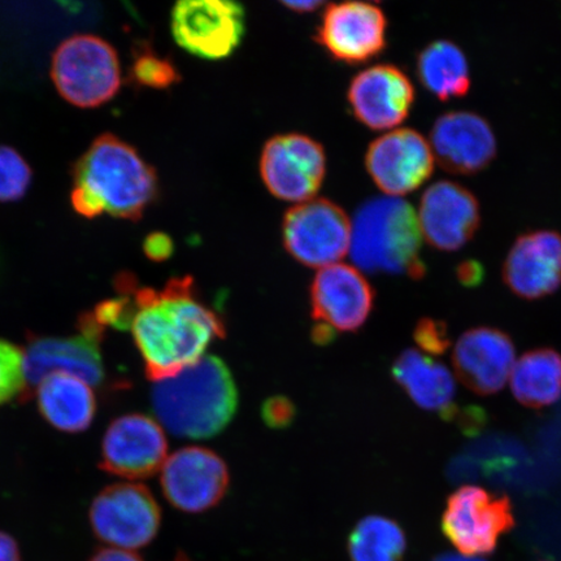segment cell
<instances>
[{"label":"cell","mask_w":561,"mask_h":561,"mask_svg":"<svg viewBox=\"0 0 561 561\" xmlns=\"http://www.w3.org/2000/svg\"><path fill=\"white\" fill-rule=\"evenodd\" d=\"M135 306L131 333L153 382L168 380L198 363L217 339L226 335L222 320L203 304L192 277H174L163 289L138 287L135 276L122 273L115 283Z\"/></svg>","instance_id":"cell-1"},{"label":"cell","mask_w":561,"mask_h":561,"mask_svg":"<svg viewBox=\"0 0 561 561\" xmlns=\"http://www.w3.org/2000/svg\"><path fill=\"white\" fill-rule=\"evenodd\" d=\"M151 402L159 423L173 436L207 439L234 417L238 391L227 364L205 355L180 375L157 382Z\"/></svg>","instance_id":"cell-2"},{"label":"cell","mask_w":561,"mask_h":561,"mask_svg":"<svg viewBox=\"0 0 561 561\" xmlns=\"http://www.w3.org/2000/svg\"><path fill=\"white\" fill-rule=\"evenodd\" d=\"M75 186L102 202L105 213L137 221L157 199L156 170L135 147L111 133L94 139L73 168Z\"/></svg>","instance_id":"cell-3"},{"label":"cell","mask_w":561,"mask_h":561,"mask_svg":"<svg viewBox=\"0 0 561 561\" xmlns=\"http://www.w3.org/2000/svg\"><path fill=\"white\" fill-rule=\"evenodd\" d=\"M421 241L415 209L404 199L388 196L369 199L357 209L350 251L357 268L419 279L425 276Z\"/></svg>","instance_id":"cell-4"},{"label":"cell","mask_w":561,"mask_h":561,"mask_svg":"<svg viewBox=\"0 0 561 561\" xmlns=\"http://www.w3.org/2000/svg\"><path fill=\"white\" fill-rule=\"evenodd\" d=\"M50 73L62 100L83 110L101 107L122 88L115 47L94 34H75L62 41L55 48Z\"/></svg>","instance_id":"cell-5"},{"label":"cell","mask_w":561,"mask_h":561,"mask_svg":"<svg viewBox=\"0 0 561 561\" xmlns=\"http://www.w3.org/2000/svg\"><path fill=\"white\" fill-rule=\"evenodd\" d=\"M89 520L105 545L136 551L158 536L161 511L151 491L140 483H115L95 496Z\"/></svg>","instance_id":"cell-6"},{"label":"cell","mask_w":561,"mask_h":561,"mask_svg":"<svg viewBox=\"0 0 561 561\" xmlns=\"http://www.w3.org/2000/svg\"><path fill=\"white\" fill-rule=\"evenodd\" d=\"M515 526L507 496L476 486L456 490L447 500L442 530L462 556L476 558L494 552L503 535Z\"/></svg>","instance_id":"cell-7"},{"label":"cell","mask_w":561,"mask_h":561,"mask_svg":"<svg viewBox=\"0 0 561 561\" xmlns=\"http://www.w3.org/2000/svg\"><path fill=\"white\" fill-rule=\"evenodd\" d=\"M79 335H27L24 350V368L27 385H38L46 377L61 374L102 386L105 371L101 354L104 329L96 324L90 312L79 320Z\"/></svg>","instance_id":"cell-8"},{"label":"cell","mask_w":561,"mask_h":561,"mask_svg":"<svg viewBox=\"0 0 561 561\" xmlns=\"http://www.w3.org/2000/svg\"><path fill=\"white\" fill-rule=\"evenodd\" d=\"M353 226L345 210L328 199H311L287 210L283 224L289 254L311 268H325L350 250Z\"/></svg>","instance_id":"cell-9"},{"label":"cell","mask_w":561,"mask_h":561,"mask_svg":"<svg viewBox=\"0 0 561 561\" xmlns=\"http://www.w3.org/2000/svg\"><path fill=\"white\" fill-rule=\"evenodd\" d=\"M178 45L198 58H228L241 45L245 31L242 4L222 0H184L172 11Z\"/></svg>","instance_id":"cell-10"},{"label":"cell","mask_w":561,"mask_h":561,"mask_svg":"<svg viewBox=\"0 0 561 561\" xmlns=\"http://www.w3.org/2000/svg\"><path fill=\"white\" fill-rule=\"evenodd\" d=\"M327 171L324 147L304 135L276 136L265 144L261 173L278 199L311 201L320 191Z\"/></svg>","instance_id":"cell-11"},{"label":"cell","mask_w":561,"mask_h":561,"mask_svg":"<svg viewBox=\"0 0 561 561\" xmlns=\"http://www.w3.org/2000/svg\"><path fill=\"white\" fill-rule=\"evenodd\" d=\"M226 461L203 447L174 453L161 468V489L174 508L187 514L214 508L229 488Z\"/></svg>","instance_id":"cell-12"},{"label":"cell","mask_w":561,"mask_h":561,"mask_svg":"<svg viewBox=\"0 0 561 561\" xmlns=\"http://www.w3.org/2000/svg\"><path fill=\"white\" fill-rule=\"evenodd\" d=\"M168 442L158 421L133 413L108 426L102 445L104 472L128 480L150 479L163 468Z\"/></svg>","instance_id":"cell-13"},{"label":"cell","mask_w":561,"mask_h":561,"mask_svg":"<svg viewBox=\"0 0 561 561\" xmlns=\"http://www.w3.org/2000/svg\"><path fill=\"white\" fill-rule=\"evenodd\" d=\"M388 21L380 7L364 2L328 5L316 39L335 60L359 65L386 47Z\"/></svg>","instance_id":"cell-14"},{"label":"cell","mask_w":561,"mask_h":561,"mask_svg":"<svg viewBox=\"0 0 561 561\" xmlns=\"http://www.w3.org/2000/svg\"><path fill=\"white\" fill-rule=\"evenodd\" d=\"M367 171L385 194H410L431 178L434 153L427 140L412 129H398L371 142Z\"/></svg>","instance_id":"cell-15"},{"label":"cell","mask_w":561,"mask_h":561,"mask_svg":"<svg viewBox=\"0 0 561 561\" xmlns=\"http://www.w3.org/2000/svg\"><path fill=\"white\" fill-rule=\"evenodd\" d=\"M375 293L359 270L347 264L321 268L311 285L312 318L336 332H356L374 308Z\"/></svg>","instance_id":"cell-16"},{"label":"cell","mask_w":561,"mask_h":561,"mask_svg":"<svg viewBox=\"0 0 561 561\" xmlns=\"http://www.w3.org/2000/svg\"><path fill=\"white\" fill-rule=\"evenodd\" d=\"M421 233L440 251H456L471 241L480 228V205L476 196L451 181L432 185L421 198Z\"/></svg>","instance_id":"cell-17"},{"label":"cell","mask_w":561,"mask_h":561,"mask_svg":"<svg viewBox=\"0 0 561 561\" xmlns=\"http://www.w3.org/2000/svg\"><path fill=\"white\" fill-rule=\"evenodd\" d=\"M515 345L500 329L480 327L456 343L453 364L460 382L482 397L500 392L515 366Z\"/></svg>","instance_id":"cell-18"},{"label":"cell","mask_w":561,"mask_h":561,"mask_svg":"<svg viewBox=\"0 0 561 561\" xmlns=\"http://www.w3.org/2000/svg\"><path fill=\"white\" fill-rule=\"evenodd\" d=\"M347 96L357 121L370 129L385 130L409 117L415 89L398 67L375 66L355 77Z\"/></svg>","instance_id":"cell-19"},{"label":"cell","mask_w":561,"mask_h":561,"mask_svg":"<svg viewBox=\"0 0 561 561\" xmlns=\"http://www.w3.org/2000/svg\"><path fill=\"white\" fill-rule=\"evenodd\" d=\"M510 290L526 300L551 296L561 286V236L531 231L517 238L503 265Z\"/></svg>","instance_id":"cell-20"},{"label":"cell","mask_w":561,"mask_h":561,"mask_svg":"<svg viewBox=\"0 0 561 561\" xmlns=\"http://www.w3.org/2000/svg\"><path fill=\"white\" fill-rule=\"evenodd\" d=\"M431 147L438 163L451 173L473 174L495 158L496 140L491 126L472 112H448L434 124Z\"/></svg>","instance_id":"cell-21"},{"label":"cell","mask_w":561,"mask_h":561,"mask_svg":"<svg viewBox=\"0 0 561 561\" xmlns=\"http://www.w3.org/2000/svg\"><path fill=\"white\" fill-rule=\"evenodd\" d=\"M391 375L420 409L436 412L446 421L458 417L454 377L444 364L409 348L397 357Z\"/></svg>","instance_id":"cell-22"},{"label":"cell","mask_w":561,"mask_h":561,"mask_svg":"<svg viewBox=\"0 0 561 561\" xmlns=\"http://www.w3.org/2000/svg\"><path fill=\"white\" fill-rule=\"evenodd\" d=\"M37 404L48 424L66 433H81L93 423L96 399L80 378L56 374L38 385Z\"/></svg>","instance_id":"cell-23"},{"label":"cell","mask_w":561,"mask_h":561,"mask_svg":"<svg viewBox=\"0 0 561 561\" xmlns=\"http://www.w3.org/2000/svg\"><path fill=\"white\" fill-rule=\"evenodd\" d=\"M512 394L529 409H543L561 397V355L552 348L525 353L511 374Z\"/></svg>","instance_id":"cell-24"},{"label":"cell","mask_w":561,"mask_h":561,"mask_svg":"<svg viewBox=\"0 0 561 561\" xmlns=\"http://www.w3.org/2000/svg\"><path fill=\"white\" fill-rule=\"evenodd\" d=\"M417 75L423 85L442 101L465 96L471 88L468 60L451 41H436L417 58Z\"/></svg>","instance_id":"cell-25"},{"label":"cell","mask_w":561,"mask_h":561,"mask_svg":"<svg viewBox=\"0 0 561 561\" xmlns=\"http://www.w3.org/2000/svg\"><path fill=\"white\" fill-rule=\"evenodd\" d=\"M347 550L351 561H403L407 539L397 522L368 516L350 533Z\"/></svg>","instance_id":"cell-26"},{"label":"cell","mask_w":561,"mask_h":561,"mask_svg":"<svg viewBox=\"0 0 561 561\" xmlns=\"http://www.w3.org/2000/svg\"><path fill=\"white\" fill-rule=\"evenodd\" d=\"M131 80L139 87L164 90L180 81V73L173 62L161 58L149 46L135 53L130 67Z\"/></svg>","instance_id":"cell-27"},{"label":"cell","mask_w":561,"mask_h":561,"mask_svg":"<svg viewBox=\"0 0 561 561\" xmlns=\"http://www.w3.org/2000/svg\"><path fill=\"white\" fill-rule=\"evenodd\" d=\"M33 171L21 153L0 145V203L23 199L32 185Z\"/></svg>","instance_id":"cell-28"},{"label":"cell","mask_w":561,"mask_h":561,"mask_svg":"<svg viewBox=\"0 0 561 561\" xmlns=\"http://www.w3.org/2000/svg\"><path fill=\"white\" fill-rule=\"evenodd\" d=\"M27 397L24 351L0 340V405Z\"/></svg>","instance_id":"cell-29"},{"label":"cell","mask_w":561,"mask_h":561,"mask_svg":"<svg viewBox=\"0 0 561 561\" xmlns=\"http://www.w3.org/2000/svg\"><path fill=\"white\" fill-rule=\"evenodd\" d=\"M415 341L420 348L426 354H445L451 345L450 333H448L445 322L423 319L419 321L415 329Z\"/></svg>","instance_id":"cell-30"},{"label":"cell","mask_w":561,"mask_h":561,"mask_svg":"<svg viewBox=\"0 0 561 561\" xmlns=\"http://www.w3.org/2000/svg\"><path fill=\"white\" fill-rule=\"evenodd\" d=\"M263 420L273 430L289 426L296 416V407L285 397L270 398L263 405Z\"/></svg>","instance_id":"cell-31"},{"label":"cell","mask_w":561,"mask_h":561,"mask_svg":"<svg viewBox=\"0 0 561 561\" xmlns=\"http://www.w3.org/2000/svg\"><path fill=\"white\" fill-rule=\"evenodd\" d=\"M70 203H72L76 213L87 217V219H95V217L105 213L102 202L93 193L80 186L73 187L72 194H70Z\"/></svg>","instance_id":"cell-32"},{"label":"cell","mask_w":561,"mask_h":561,"mask_svg":"<svg viewBox=\"0 0 561 561\" xmlns=\"http://www.w3.org/2000/svg\"><path fill=\"white\" fill-rule=\"evenodd\" d=\"M144 250L150 261L164 262L172 256L174 244L170 236L158 231V233H151L146 237Z\"/></svg>","instance_id":"cell-33"},{"label":"cell","mask_w":561,"mask_h":561,"mask_svg":"<svg viewBox=\"0 0 561 561\" xmlns=\"http://www.w3.org/2000/svg\"><path fill=\"white\" fill-rule=\"evenodd\" d=\"M89 561H145L142 558L138 556L136 551H128L122 549H114V547H108V549H102L94 553L93 558Z\"/></svg>","instance_id":"cell-34"},{"label":"cell","mask_w":561,"mask_h":561,"mask_svg":"<svg viewBox=\"0 0 561 561\" xmlns=\"http://www.w3.org/2000/svg\"><path fill=\"white\" fill-rule=\"evenodd\" d=\"M458 276L461 284L477 286L483 278V270L480 263L466 262L459 266Z\"/></svg>","instance_id":"cell-35"},{"label":"cell","mask_w":561,"mask_h":561,"mask_svg":"<svg viewBox=\"0 0 561 561\" xmlns=\"http://www.w3.org/2000/svg\"><path fill=\"white\" fill-rule=\"evenodd\" d=\"M0 561H21L18 542L4 531H0Z\"/></svg>","instance_id":"cell-36"},{"label":"cell","mask_w":561,"mask_h":561,"mask_svg":"<svg viewBox=\"0 0 561 561\" xmlns=\"http://www.w3.org/2000/svg\"><path fill=\"white\" fill-rule=\"evenodd\" d=\"M284 5L287 9L299 12V13H311L324 7V2H318V0H312V2H284Z\"/></svg>","instance_id":"cell-37"},{"label":"cell","mask_w":561,"mask_h":561,"mask_svg":"<svg viewBox=\"0 0 561 561\" xmlns=\"http://www.w3.org/2000/svg\"><path fill=\"white\" fill-rule=\"evenodd\" d=\"M433 561H485L477 558H469L465 556H455V553H442Z\"/></svg>","instance_id":"cell-38"},{"label":"cell","mask_w":561,"mask_h":561,"mask_svg":"<svg viewBox=\"0 0 561 561\" xmlns=\"http://www.w3.org/2000/svg\"><path fill=\"white\" fill-rule=\"evenodd\" d=\"M173 561H193L188 559L184 552H179L178 556H175Z\"/></svg>","instance_id":"cell-39"}]
</instances>
